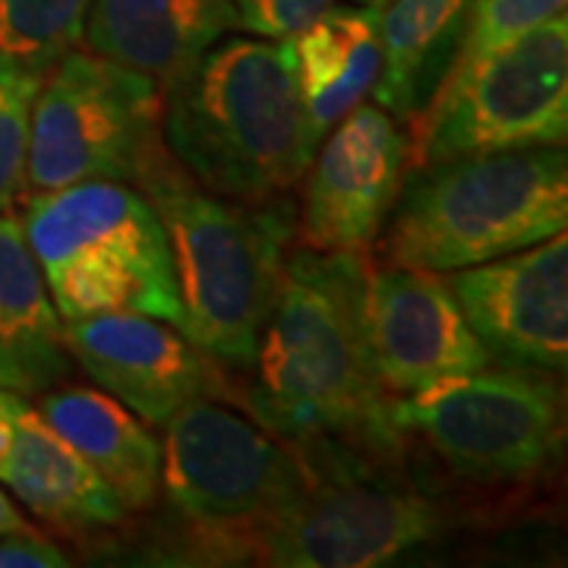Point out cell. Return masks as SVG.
Segmentation results:
<instances>
[{
  "label": "cell",
  "mask_w": 568,
  "mask_h": 568,
  "mask_svg": "<svg viewBox=\"0 0 568 568\" xmlns=\"http://www.w3.org/2000/svg\"><path fill=\"white\" fill-rule=\"evenodd\" d=\"M162 140L190 181L219 196H282L313 162L287 39L215 41L164 89Z\"/></svg>",
  "instance_id": "2"
},
{
  "label": "cell",
  "mask_w": 568,
  "mask_h": 568,
  "mask_svg": "<svg viewBox=\"0 0 568 568\" xmlns=\"http://www.w3.org/2000/svg\"><path fill=\"white\" fill-rule=\"evenodd\" d=\"M568 136V20L552 17L448 73L420 114L410 162L455 155L566 145Z\"/></svg>",
  "instance_id": "10"
},
{
  "label": "cell",
  "mask_w": 568,
  "mask_h": 568,
  "mask_svg": "<svg viewBox=\"0 0 568 568\" xmlns=\"http://www.w3.org/2000/svg\"><path fill=\"white\" fill-rule=\"evenodd\" d=\"M310 487L256 540V562L278 568H373L436 540L446 518L433 499L386 480L345 443L294 446Z\"/></svg>",
  "instance_id": "8"
},
{
  "label": "cell",
  "mask_w": 568,
  "mask_h": 568,
  "mask_svg": "<svg viewBox=\"0 0 568 568\" xmlns=\"http://www.w3.org/2000/svg\"><path fill=\"white\" fill-rule=\"evenodd\" d=\"M32 525L26 521L20 515V508L10 503V496L7 493H0V537L3 534H13V530H29Z\"/></svg>",
  "instance_id": "26"
},
{
  "label": "cell",
  "mask_w": 568,
  "mask_h": 568,
  "mask_svg": "<svg viewBox=\"0 0 568 568\" xmlns=\"http://www.w3.org/2000/svg\"><path fill=\"white\" fill-rule=\"evenodd\" d=\"M398 436H417L452 470L474 480H518L562 452V392L549 369L480 366L392 398Z\"/></svg>",
  "instance_id": "9"
},
{
  "label": "cell",
  "mask_w": 568,
  "mask_h": 568,
  "mask_svg": "<svg viewBox=\"0 0 568 568\" xmlns=\"http://www.w3.org/2000/svg\"><path fill=\"white\" fill-rule=\"evenodd\" d=\"M70 357L145 424L164 426L181 407L231 388L212 354L178 325L142 313H99L63 323Z\"/></svg>",
  "instance_id": "12"
},
{
  "label": "cell",
  "mask_w": 568,
  "mask_h": 568,
  "mask_svg": "<svg viewBox=\"0 0 568 568\" xmlns=\"http://www.w3.org/2000/svg\"><path fill=\"white\" fill-rule=\"evenodd\" d=\"M63 323L22 219L0 212V388L44 395L70 376Z\"/></svg>",
  "instance_id": "18"
},
{
  "label": "cell",
  "mask_w": 568,
  "mask_h": 568,
  "mask_svg": "<svg viewBox=\"0 0 568 568\" xmlns=\"http://www.w3.org/2000/svg\"><path fill=\"white\" fill-rule=\"evenodd\" d=\"M566 3L568 0H470L465 36L448 73L465 70L489 51L525 36L534 26L566 13Z\"/></svg>",
  "instance_id": "23"
},
{
  "label": "cell",
  "mask_w": 568,
  "mask_h": 568,
  "mask_svg": "<svg viewBox=\"0 0 568 568\" xmlns=\"http://www.w3.org/2000/svg\"><path fill=\"white\" fill-rule=\"evenodd\" d=\"M48 73L0 61V212L26 193V162L32 136V108Z\"/></svg>",
  "instance_id": "22"
},
{
  "label": "cell",
  "mask_w": 568,
  "mask_h": 568,
  "mask_svg": "<svg viewBox=\"0 0 568 568\" xmlns=\"http://www.w3.org/2000/svg\"><path fill=\"white\" fill-rule=\"evenodd\" d=\"M301 244L316 253H366L402 193L410 140L379 104H357L313 152Z\"/></svg>",
  "instance_id": "11"
},
{
  "label": "cell",
  "mask_w": 568,
  "mask_h": 568,
  "mask_svg": "<svg viewBox=\"0 0 568 568\" xmlns=\"http://www.w3.org/2000/svg\"><path fill=\"white\" fill-rule=\"evenodd\" d=\"M70 559L39 530H13L0 537V568H63Z\"/></svg>",
  "instance_id": "25"
},
{
  "label": "cell",
  "mask_w": 568,
  "mask_h": 568,
  "mask_svg": "<svg viewBox=\"0 0 568 568\" xmlns=\"http://www.w3.org/2000/svg\"><path fill=\"white\" fill-rule=\"evenodd\" d=\"M92 0H0V61L48 73L82 39Z\"/></svg>",
  "instance_id": "21"
},
{
  "label": "cell",
  "mask_w": 568,
  "mask_h": 568,
  "mask_svg": "<svg viewBox=\"0 0 568 568\" xmlns=\"http://www.w3.org/2000/svg\"><path fill=\"white\" fill-rule=\"evenodd\" d=\"M22 231L61 323L142 313L183 323L171 246L155 205L121 181L29 193Z\"/></svg>",
  "instance_id": "5"
},
{
  "label": "cell",
  "mask_w": 568,
  "mask_h": 568,
  "mask_svg": "<svg viewBox=\"0 0 568 568\" xmlns=\"http://www.w3.org/2000/svg\"><path fill=\"white\" fill-rule=\"evenodd\" d=\"M366 253L301 250L284 260L282 284L256 347L250 407L291 446L345 443L369 458L402 452L388 395L366 347Z\"/></svg>",
  "instance_id": "1"
},
{
  "label": "cell",
  "mask_w": 568,
  "mask_h": 568,
  "mask_svg": "<svg viewBox=\"0 0 568 568\" xmlns=\"http://www.w3.org/2000/svg\"><path fill=\"white\" fill-rule=\"evenodd\" d=\"M162 489L203 556H253L263 530L310 487V467L263 424L203 398L164 424Z\"/></svg>",
  "instance_id": "6"
},
{
  "label": "cell",
  "mask_w": 568,
  "mask_h": 568,
  "mask_svg": "<svg viewBox=\"0 0 568 568\" xmlns=\"http://www.w3.org/2000/svg\"><path fill=\"white\" fill-rule=\"evenodd\" d=\"M168 234L181 294V332L237 369H253L284 272L291 212L193 186L174 159L140 186Z\"/></svg>",
  "instance_id": "3"
},
{
  "label": "cell",
  "mask_w": 568,
  "mask_h": 568,
  "mask_svg": "<svg viewBox=\"0 0 568 568\" xmlns=\"http://www.w3.org/2000/svg\"><path fill=\"white\" fill-rule=\"evenodd\" d=\"M171 159L162 140V85L140 70L67 51L48 70L32 108L26 190L80 181H142Z\"/></svg>",
  "instance_id": "7"
},
{
  "label": "cell",
  "mask_w": 568,
  "mask_h": 568,
  "mask_svg": "<svg viewBox=\"0 0 568 568\" xmlns=\"http://www.w3.org/2000/svg\"><path fill=\"white\" fill-rule=\"evenodd\" d=\"M41 417L80 452L126 511H145L162 493V443L108 392L48 388Z\"/></svg>",
  "instance_id": "19"
},
{
  "label": "cell",
  "mask_w": 568,
  "mask_h": 568,
  "mask_svg": "<svg viewBox=\"0 0 568 568\" xmlns=\"http://www.w3.org/2000/svg\"><path fill=\"white\" fill-rule=\"evenodd\" d=\"M237 13V29L260 39H287L306 22H313L335 0H231Z\"/></svg>",
  "instance_id": "24"
},
{
  "label": "cell",
  "mask_w": 568,
  "mask_h": 568,
  "mask_svg": "<svg viewBox=\"0 0 568 568\" xmlns=\"http://www.w3.org/2000/svg\"><path fill=\"white\" fill-rule=\"evenodd\" d=\"M364 328L373 369L392 398L493 364L439 272L369 268Z\"/></svg>",
  "instance_id": "14"
},
{
  "label": "cell",
  "mask_w": 568,
  "mask_h": 568,
  "mask_svg": "<svg viewBox=\"0 0 568 568\" xmlns=\"http://www.w3.org/2000/svg\"><path fill=\"white\" fill-rule=\"evenodd\" d=\"M470 0H388L379 10L383 70L373 99L392 118L414 121L448 77L465 36Z\"/></svg>",
  "instance_id": "20"
},
{
  "label": "cell",
  "mask_w": 568,
  "mask_h": 568,
  "mask_svg": "<svg viewBox=\"0 0 568 568\" xmlns=\"http://www.w3.org/2000/svg\"><path fill=\"white\" fill-rule=\"evenodd\" d=\"M357 3H364V7H376V10H383L388 0H357Z\"/></svg>",
  "instance_id": "27"
},
{
  "label": "cell",
  "mask_w": 568,
  "mask_h": 568,
  "mask_svg": "<svg viewBox=\"0 0 568 568\" xmlns=\"http://www.w3.org/2000/svg\"><path fill=\"white\" fill-rule=\"evenodd\" d=\"M568 224L562 145L420 164L392 205L386 263L455 272L540 244Z\"/></svg>",
  "instance_id": "4"
},
{
  "label": "cell",
  "mask_w": 568,
  "mask_h": 568,
  "mask_svg": "<svg viewBox=\"0 0 568 568\" xmlns=\"http://www.w3.org/2000/svg\"><path fill=\"white\" fill-rule=\"evenodd\" d=\"M231 29H237L231 0H92L80 41L99 58L152 77L164 92Z\"/></svg>",
  "instance_id": "16"
},
{
  "label": "cell",
  "mask_w": 568,
  "mask_h": 568,
  "mask_svg": "<svg viewBox=\"0 0 568 568\" xmlns=\"http://www.w3.org/2000/svg\"><path fill=\"white\" fill-rule=\"evenodd\" d=\"M0 484L67 534L114 528L126 515L80 452L10 388H0Z\"/></svg>",
  "instance_id": "15"
},
{
  "label": "cell",
  "mask_w": 568,
  "mask_h": 568,
  "mask_svg": "<svg viewBox=\"0 0 568 568\" xmlns=\"http://www.w3.org/2000/svg\"><path fill=\"white\" fill-rule=\"evenodd\" d=\"M306 114V145L320 149L328 130L373 92L383 70L379 10L325 7L294 36H287Z\"/></svg>",
  "instance_id": "17"
},
{
  "label": "cell",
  "mask_w": 568,
  "mask_h": 568,
  "mask_svg": "<svg viewBox=\"0 0 568 568\" xmlns=\"http://www.w3.org/2000/svg\"><path fill=\"white\" fill-rule=\"evenodd\" d=\"M448 287L467 325L489 357L515 366L566 373L568 366V237L566 231L540 244L487 263L446 272Z\"/></svg>",
  "instance_id": "13"
}]
</instances>
